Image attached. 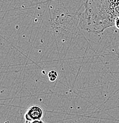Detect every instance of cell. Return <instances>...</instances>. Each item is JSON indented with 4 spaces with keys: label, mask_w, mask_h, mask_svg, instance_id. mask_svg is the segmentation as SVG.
Listing matches in <instances>:
<instances>
[{
    "label": "cell",
    "mask_w": 119,
    "mask_h": 123,
    "mask_svg": "<svg viewBox=\"0 0 119 123\" xmlns=\"http://www.w3.org/2000/svg\"><path fill=\"white\" fill-rule=\"evenodd\" d=\"M80 25L89 32L99 33L114 26L119 17V1H87Z\"/></svg>",
    "instance_id": "6da1fadb"
},
{
    "label": "cell",
    "mask_w": 119,
    "mask_h": 123,
    "mask_svg": "<svg viewBox=\"0 0 119 123\" xmlns=\"http://www.w3.org/2000/svg\"><path fill=\"white\" fill-rule=\"evenodd\" d=\"M44 115L43 110L39 105H32L27 109L24 115V123H30L35 120H42Z\"/></svg>",
    "instance_id": "7a4b0ae2"
},
{
    "label": "cell",
    "mask_w": 119,
    "mask_h": 123,
    "mask_svg": "<svg viewBox=\"0 0 119 123\" xmlns=\"http://www.w3.org/2000/svg\"><path fill=\"white\" fill-rule=\"evenodd\" d=\"M59 77L58 72L55 70H52L48 73V78L50 82H55Z\"/></svg>",
    "instance_id": "3957f363"
},
{
    "label": "cell",
    "mask_w": 119,
    "mask_h": 123,
    "mask_svg": "<svg viewBox=\"0 0 119 123\" xmlns=\"http://www.w3.org/2000/svg\"><path fill=\"white\" fill-rule=\"evenodd\" d=\"M114 25L116 26V27L117 29H118L119 30V17H117V18L115 20V24Z\"/></svg>",
    "instance_id": "277c9868"
},
{
    "label": "cell",
    "mask_w": 119,
    "mask_h": 123,
    "mask_svg": "<svg viewBox=\"0 0 119 123\" xmlns=\"http://www.w3.org/2000/svg\"><path fill=\"white\" fill-rule=\"evenodd\" d=\"M30 123H46L44 122V121L42 120H35V121H33Z\"/></svg>",
    "instance_id": "5b68a950"
}]
</instances>
